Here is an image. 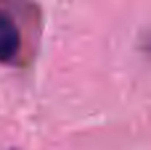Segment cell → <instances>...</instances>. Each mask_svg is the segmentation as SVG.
<instances>
[{
    "instance_id": "cell-1",
    "label": "cell",
    "mask_w": 151,
    "mask_h": 150,
    "mask_svg": "<svg viewBox=\"0 0 151 150\" xmlns=\"http://www.w3.org/2000/svg\"><path fill=\"white\" fill-rule=\"evenodd\" d=\"M20 49V32L15 21L5 12H0V63H9Z\"/></svg>"
}]
</instances>
